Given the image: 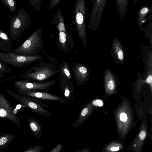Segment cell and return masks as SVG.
<instances>
[{
	"instance_id": "7a4b0ae2",
	"label": "cell",
	"mask_w": 152,
	"mask_h": 152,
	"mask_svg": "<svg viewBox=\"0 0 152 152\" xmlns=\"http://www.w3.org/2000/svg\"><path fill=\"white\" fill-rule=\"evenodd\" d=\"M42 30L38 28L21 44L10 52L25 56H34L42 52Z\"/></svg>"
},
{
	"instance_id": "9c48e42d",
	"label": "cell",
	"mask_w": 152,
	"mask_h": 152,
	"mask_svg": "<svg viewBox=\"0 0 152 152\" xmlns=\"http://www.w3.org/2000/svg\"><path fill=\"white\" fill-rule=\"evenodd\" d=\"M93 2V8L90 16L88 28L94 32L99 24L102 15L106 0H95Z\"/></svg>"
},
{
	"instance_id": "603a6c76",
	"label": "cell",
	"mask_w": 152,
	"mask_h": 152,
	"mask_svg": "<svg viewBox=\"0 0 152 152\" xmlns=\"http://www.w3.org/2000/svg\"><path fill=\"white\" fill-rule=\"evenodd\" d=\"M149 11V9L145 6L142 7L139 11L137 16V23L139 26H140L142 24V21L144 18Z\"/></svg>"
},
{
	"instance_id": "4fadbf2b",
	"label": "cell",
	"mask_w": 152,
	"mask_h": 152,
	"mask_svg": "<svg viewBox=\"0 0 152 152\" xmlns=\"http://www.w3.org/2000/svg\"><path fill=\"white\" fill-rule=\"evenodd\" d=\"M56 42L58 48L63 52L68 53L69 48L71 50L75 45L72 38L69 34L62 31L59 32L58 38Z\"/></svg>"
},
{
	"instance_id": "277c9868",
	"label": "cell",
	"mask_w": 152,
	"mask_h": 152,
	"mask_svg": "<svg viewBox=\"0 0 152 152\" xmlns=\"http://www.w3.org/2000/svg\"><path fill=\"white\" fill-rule=\"evenodd\" d=\"M6 91L17 101L34 113L39 115L49 116L52 113L44 107L50 108V107L39 100L22 96L6 89Z\"/></svg>"
},
{
	"instance_id": "7c38bea8",
	"label": "cell",
	"mask_w": 152,
	"mask_h": 152,
	"mask_svg": "<svg viewBox=\"0 0 152 152\" xmlns=\"http://www.w3.org/2000/svg\"><path fill=\"white\" fill-rule=\"evenodd\" d=\"M73 74L77 85H83L86 82L88 76V71L83 64L75 63L72 68Z\"/></svg>"
},
{
	"instance_id": "4316f807",
	"label": "cell",
	"mask_w": 152,
	"mask_h": 152,
	"mask_svg": "<svg viewBox=\"0 0 152 152\" xmlns=\"http://www.w3.org/2000/svg\"><path fill=\"white\" fill-rule=\"evenodd\" d=\"M33 8L38 11L40 9L41 4V0H29Z\"/></svg>"
},
{
	"instance_id": "d4e9b609",
	"label": "cell",
	"mask_w": 152,
	"mask_h": 152,
	"mask_svg": "<svg viewBox=\"0 0 152 152\" xmlns=\"http://www.w3.org/2000/svg\"><path fill=\"white\" fill-rule=\"evenodd\" d=\"M11 72V69L8 67L0 61V78L3 77L4 74L10 73Z\"/></svg>"
},
{
	"instance_id": "ac0fdd59",
	"label": "cell",
	"mask_w": 152,
	"mask_h": 152,
	"mask_svg": "<svg viewBox=\"0 0 152 152\" xmlns=\"http://www.w3.org/2000/svg\"><path fill=\"white\" fill-rule=\"evenodd\" d=\"M28 119L30 130L36 137H40L42 134V129L39 122L33 117H28Z\"/></svg>"
},
{
	"instance_id": "d6986e66",
	"label": "cell",
	"mask_w": 152,
	"mask_h": 152,
	"mask_svg": "<svg viewBox=\"0 0 152 152\" xmlns=\"http://www.w3.org/2000/svg\"><path fill=\"white\" fill-rule=\"evenodd\" d=\"M15 138L14 134L0 133V152L3 151Z\"/></svg>"
},
{
	"instance_id": "2e32d148",
	"label": "cell",
	"mask_w": 152,
	"mask_h": 152,
	"mask_svg": "<svg viewBox=\"0 0 152 152\" xmlns=\"http://www.w3.org/2000/svg\"><path fill=\"white\" fill-rule=\"evenodd\" d=\"M51 24L52 25H55L59 32L62 31L68 34L65 27L64 19L61 10H58L56 12L53 17Z\"/></svg>"
},
{
	"instance_id": "52a82bcc",
	"label": "cell",
	"mask_w": 152,
	"mask_h": 152,
	"mask_svg": "<svg viewBox=\"0 0 152 152\" xmlns=\"http://www.w3.org/2000/svg\"><path fill=\"white\" fill-rule=\"evenodd\" d=\"M55 82L54 80L42 82H33L22 80L14 81L13 86L16 91L19 93L30 91L49 90L50 86Z\"/></svg>"
},
{
	"instance_id": "ba28073f",
	"label": "cell",
	"mask_w": 152,
	"mask_h": 152,
	"mask_svg": "<svg viewBox=\"0 0 152 152\" xmlns=\"http://www.w3.org/2000/svg\"><path fill=\"white\" fill-rule=\"evenodd\" d=\"M0 118L9 119L20 129V121L14 113L13 107L9 100L0 92Z\"/></svg>"
},
{
	"instance_id": "cb8c5ba5",
	"label": "cell",
	"mask_w": 152,
	"mask_h": 152,
	"mask_svg": "<svg viewBox=\"0 0 152 152\" xmlns=\"http://www.w3.org/2000/svg\"><path fill=\"white\" fill-rule=\"evenodd\" d=\"M3 3L9 9L10 11L15 14L16 10V5L14 0H2Z\"/></svg>"
},
{
	"instance_id": "3957f363",
	"label": "cell",
	"mask_w": 152,
	"mask_h": 152,
	"mask_svg": "<svg viewBox=\"0 0 152 152\" xmlns=\"http://www.w3.org/2000/svg\"><path fill=\"white\" fill-rule=\"evenodd\" d=\"M10 20V34L11 40H17L31 23L30 16L24 9H19L14 16L8 15Z\"/></svg>"
},
{
	"instance_id": "f1b7e54d",
	"label": "cell",
	"mask_w": 152,
	"mask_h": 152,
	"mask_svg": "<svg viewBox=\"0 0 152 152\" xmlns=\"http://www.w3.org/2000/svg\"><path fill=\"white\" fill-rule=\"evenodd\" d=\"M120 119L121 121L123 122H126L128 119L127 115L124 113H122L120 115Z\"/></svg>"
},
{
	"instance_id": "8992f818",
	"label": "cell",
	"mask_w": 152,
	"mask_h": 152,
	"mask_svg": "<svg viewBox=\"0 0 152 152\" xmlns=\"http://www.w3.org/2000/svg\"><path fill=\"white\" fill-rule=\"evenodd\" d=\"M75 12L77 30L84 48L86 50L87 36L85 23L86 10L85 0H77L76 1Z\"/></svg>"
},
{
	"instance_id": "f546056e",
	"label": "cell",
	"mask_w": 152,
	"mask_h": 152,
	"mask_svg": "<svg viewBox=\"0 0 152 152\" xmlns=\"http://www.w3.org/2000/svg\"><path fill=\"white\" fill-rule=\"evenodd\" d=\"M62 146L61 143H59L50 152H60L61 151Z\"/></svg>"
},
{
	"instance_id": "83f0119b",
	"label": "cell",
	"mask_w": 152,
	"mask_h": 152,
	"mask_svg": "<svg viewBox=\"0 0 152 152\" xmlns=\"http://www.w3.org/2000/svg\"><path fill=\"white\" fill-rule=\"evenodd\" d=\"M60 1V0H51L49 6V9H52Z\"/></svg>"
},
{
	"instance_id": "e0dca14e",
	"label": "cell",
	"mask_w": 152,
	"mask_h": 152,
	"mask_svg": "<svg viewBox=\"0 0 152 152\" xmlns=\"http://www.w3.org/2000/svg\"><path fill=\"white\" fill-rule=\"evenodd\" d=\"M0 50L6 52L12 50L11 40L8 35L0 29Z\"/></svg>"
},
{
	"instance_id": "836d02e7",
	"label": "cell",
	"mask_w": 152,
	"mask_h": 152,
	"mask_svg": "<svg viewBox=\"0 0 152 152\" xmlns=\"http://www.w3.org/2000/svg\"><path fill=\"white\" fill-rule=\"evenodd\" d=\"M46 56L51 61L56 63H58V61L56 60L55 59H54L47 55H46Z\"/></svg>"
},
{
	"instance_id": "484cf974",
	"label": "cell",
	"mask_w": 152,
	"mask_h": 152,
	"mask_svg": "<svg viewBox=\"0 0 152 152\" xmlns=\"http://www.w3.org/2000/svg\"><path fill=\"white\" fill-rule=\"evenodd\" d=\"M42 150L41 145H36L26 149L22 152H41Z\"/></svg>"
},
{
	"instance_id": "44dd1931",
	"label": "cell",
	"mask_w": 152,
	"mask_h": 152,
	"mask_svg": "<svg viewBox=\"0 0 152 152\" xmlns=\"http://www.w3.org/2000/svg\"><path fill=\"white\" fill-rule=\"evenodd\" d=\"M61 75H62L69 80L71 81L72 76L69 66L65 61H63L59 64Z\"/></svg>"
},
{
	"instance_id": "5b68a950",
	"label": "cell",
	"mask_w": 152,
	"mask_h": 152,
	"mask_svg": "<svg viewBox=\"0 0 152 152\" xmlns=\"http://www.w3.org/2000/svg\"><path fill=\"white\" fill-rule=\"evenodd\" d=\"M42 56H25L14 53L11 52H3L0 51V61L19 68H24L31 63L42 60Z\"/></svg>"
},
{
	"instance_id": "5bb4252c",
	"label": "cell",
	"mask_w": 152,
	"mask_h": 152,
	"mask_svg": "<svg viewBox=\"0 0 152 152\" xmlns=\"http://www.w3.org/2000/svg\"><path fill=\"white\" fill-rule=\"evenodd\" d=\"M60 85L61 92L65 99L71 101L73 98L74 88L72 82L61 75Z\"/></svg>"
},
{
	"instance_id": "9a60e30c",
	"label": "cell",
	"mask_w": 152,
	"mask_h": 152,
	"mask_svg": "<svg viewBox=\"0 0 152 152\" xmlns=\"http://www.w3.org/2000/svg\"><path fill=\"white\" fill-rule=\"evenodd\" d=\"M111 52L113 57L119 61H122L124 60L125 54L124 49L120 42L116 38L113 41Z\"/></svg>"
},
{
	"instance_id": "4dcf8cb0",
	"label": "cell",
	"mask_w": 152,
	"mask_h": 152,
	"mask_svg": "<svg viewBox=\"0 0 152 152\" xmlns=\"http://www.w3.org/2000/svg\"><path fill=\"white\" fill-rule=\"evenodd\" d=\"M108 88L110 90H113L114 87V83L112 80H110L107 84Z\"/></svg>"
},
{
	"instance_id": "6da1fadb",
	"label": "cell",
	"mask_w": 152,
	"mask_h": 152,
	"mask_svg": "<svg viewBox=\"0 0 152 152\" xmlns=\"http://www.w3.org/2000/svg\"><path fill=\"white\" fill-rule=\"evenodd\" d=\"M57 70L52 63L40 61L20 77L22 80L42 81L49 79L57 74Z\"/></svg>"
},
{
	"instance_id": "1f68e13d",
	"label": "cell",
	"mask_w": 152,
	"mask_h": 152,
	"mask_svg": "<svg viewBox=\"0 0 152 152\" xmlns=\"http://www.w3.org/2000/svg\"><path fill=\"white\" fill-rule=\"evenodd\" d=\"M152 80V76L151 75H149L146 79V82L148 83H151Z\"/></svg>"
},
{
	"instance_id": "ffe728a7",
	"label": "cell",
	"mask_w": 152,
	"mask_h": 152,
	"mask_svg": "<svg viewBox=\"0 0 152 152\" xmlns=\"http://www.w3.org/2000/svg\"><path fill=\"white\" fill-rule=\"evenodd\" d=\"M90 104L84 107L81 111L79 116L72 124L73 127H76L81 125L88 116L91 111Z\"/></svg>"
},
{
	"instance_id": "30bf717a",
	"label": "cell",
	"mask_w": 152,
	"mask_h": 152,
	"mask_svg": "<svg viewBox=\"0 0 152 152\" xmlns=\"http://www.w3.org/2000/svg\"><path fill=\"white\" fill-rule=\"evenodd\" d=\"M19 94L24 96L34 98L38 100L56 101L61 103L67 102V100L61 97L49 93L42 92L38 91H30L21 92Z\"/></svg>"
},
{
	"instance_id": "7402d4cb",
	"label": "cell",
	"mask_w": 152,
	"mask_h": 152,
	"mask_svg": "<svg viewBox=\"0 0 152 152\" xmlns=\"http://www.w3.org/2000/svg\"><path fill=\"white\" fill-rule=\"evenodd\" d=\"M123 145L121 143L114 142L107 145L104 148V152H118L122 148Z\"/></svg>"
},
{
	"instance_id": "d6a6232c",
	"label": "cell",
	"mask_w": 152,
	"mask_h": 152,
	"mask_svg": "<svg viewBox=\"0 0 152 152\" xmlns=\"http://www.w3.org/2000/svg\"><path fill=\"white\" fill-rule=\"evenodd\" d=\"M77 152H90V151L88 148H86L81 149Z\"/></svg>"
},
{
	"instance_id": "8fae6325",
	"label": "cell",
	"mask_w": 152,
	"mask_h": 152,
	"mask_svg": "<svg viewBox=\"0 0 152 152\" xmlns=\"http://www.w3.org/2000/svg\"><path fill=\"white\" fill-rule=\"evenodd\" d=\"M148 134L147 129L142 127L129 145L130 149L132 150L133 152H141Z\"/></svg>"
}]
</instances>
